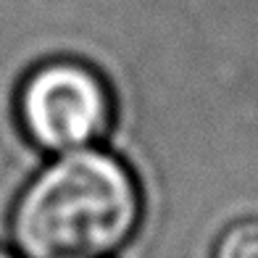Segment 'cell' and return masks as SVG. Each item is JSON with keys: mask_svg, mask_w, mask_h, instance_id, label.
<instances>
[{"mask_svg": "<svg viewBox=\"0 0 258 258\" xmlns=\"http://www.w3.org/2000/svg\"><path fill=\"white\" fill-rule=\"evenodd\" d=\"M143 192L121 158L79 148L48 163L11 214V237L24 258H111L135 237Z\"/></svg>", "mask_w": 258, "mask_h": 258, "instance_id": "6da1fadb", "label": "cell"}, {"mask_svg": "<svg viewBox=\"0 0 258 258\" xmlns=\"http://www.w3.org/2000/svg\"><path fill=\"white\" fill-rule=\"evenodd\" d=\"M16 111L29 143L61 156L92 148L108 135L113 95L92 66L74 58H53L24 79Z\"/></svg>", "mask_w": 258, "mask_h": 258, "instance_id": "7a4b0ae2", "label": "cell"}, {"mask_svg": "<svg viewBox=\"0 0 258 258\" xmlns=\"http://www.w3.org/2000/svg\"><path fill=\"white\" fill-rule=\"evenodd\" d=\"M214 258H258V216L240 219L221 232Z\"/></svg>", "mask_w": 258, "mask_h": 258, "instance_id": "3957f363", "label": "cell"}, {"mask_svg": "<svg viewBox=\"0 0 258 258\" xmlns=\"http://www.w3.org/2000/svg\"><path fill=\"white\" fill-rule=\"evenodd\" d=\"M0 258H24V255H21L19 250L14 253V250H8V248H3V245H0Z\"/></svg>", "mask_w": 258, "mask_h": 258, "instance_id": "277c9868", "label": "cell"}]
</instances>
